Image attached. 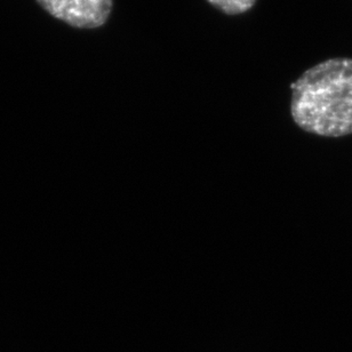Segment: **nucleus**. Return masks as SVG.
Masks as SVG:
<instances>
[{"label": "nucleus", "mask_w": 352, "mask_h": 352, "mask_svg": "<svg viewBox=\"0 0 352 352\" xmlns=\"http://www.w3.org/2000/svg\"><path fill=\"white\" fill-rule=\"evenodd\" d=\"M291 116L305 132L324 138L352 134V58H327L291 85Z\"/></svg>", "instance_id": "nucleus-1"}, {"label": "nucleus", "mask_w": 352, "mask_h": 352, "mask_svg": "<svg viewBox=\"0 0 352 352\" xmlns=\"http://www.w3.org/2000/svg\"><path fill=\"white\" fill-rule=\"evenodd\" d=\"M52 16L78 29H96L108 22L113 0H37Z\"/></svg>", "instance_id": "nucleus-2"}, {"label": "nucleus", "mask_w": 352, "mask_h": 352, "mask_svg": "<svg viewBox=\"0 0 352 352\" xmlns=\"http://www.w3.org/2000/svg\"><path fill=\"white\" fill-rule=\"evenodd\" d=\"M207 3L215 7L226 15H241L251 10L258 0H206Z\"/></svg>", "instance_id": "nucleus-3"}]
</instances>
